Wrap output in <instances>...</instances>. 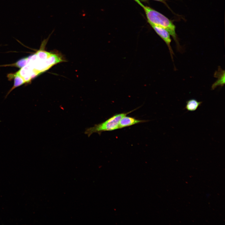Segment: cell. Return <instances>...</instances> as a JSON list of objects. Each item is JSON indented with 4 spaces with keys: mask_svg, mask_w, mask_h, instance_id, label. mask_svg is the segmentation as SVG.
<instances>
[{
    "mask_svg": "<svg viewBox=\"0 0 225 225\" xmlns=\"http://www.w3.org/2000/svg\"><path fill=\"white\" fill-rule=\"evenodd\" d=\"M141 0L142 1H147V0Z\"/></svg>",
    "mask_w": 225,
    "mask_h": 225,
    "instance_id": "obj_10",
    "label": "cell"
},
{
    "mask_svg": "<svg viewBox=\"0 0 225 225\" xmlns=\"http://www.w3.org/2000/svg\"><path fill=\"white\" fill-rule=\"evenodd\" d=\"M214 77L218 78L217 80L212 84V89L214 90L217 87H223L225 83V70H222L220 67L214 74Z\"/></svg>",
    "mask_w": 225,
    "mask_h": 225,
    "instance_id": "obj_5",
    "label": "cell"
},
{
    "mask_svg": "<svg viewBox=\"0 0 225 225\" xmlns=\"http://www.w3.org/2000/svg\"><path fill=\"white\" fill-rule=\"evenodd\" d=\"M26 58L27 63L23 68L31 79L55 64L64 61L60 55L42 49Z\"/></svg>",
    "mask_w": 225,
    "mask_h": 225,
    "instance_id": "obj_1",
    "label": "cell"
},
{
    "mask_svg": "<svg viewBox=\"0 0 225 225\" xmlns=\"http://www.w3.org/2000/svg\"><path fill=\"white\" fill-rule=\"evenodd\" d=\"M156 32L163 40L167 44L170 52L171 56L173 59V52L171 46V39L169 32L164 28L153 25H150Z\"/></svg>",
    "mask_w": 225,
    "mask_h": 225,
    "instance_id": "obj_4",
    "label": "cell"
},
{
    "mask_svg": "<svg viewBox=\"0 0 225 225\" xmlns=\"http://www.w3.org/2000/svg\"><path fill=\"white\" fill-rule=\"evenodd\" d=\"M202 103L194 99L188 100L186 102L185 109L188 111L193 112L196 111Z\"/></svg>",
    "mask_w": 225,
    "mask_h": 225,
    "instance_id": "obj_7",
    "label": "cell"
},
{
    "mask_svg": "<svg viewBox=\"0 0 225 225\" xmlns=\"http://www.w3.org/2000/svg\"><path fill=\"white\" fill-rule=\"evenodd\" d=\"M142 8L149 24L159 26L167 30L172 37L178 48H180L176 32V26L172 21L163 14L148 6L144 5Z\"/></svg>",
    "mask_w": 225,
    "mask_h": 225,
    "instance_id": "obj_2",
    "label": "cell"
},
{
    "mask_svg": "<svg viewBox=\"0 0 225 225\" xmlns=\"http://www.w3.org/2000/svg\"><path fill=\"white\" fill-rule=\"evenodd\" d=\"M133 111L127 113L115 114L102 122L95 124L92 127L87 128L84 133L89 137L94 133H97L100 135L103 132L112 131L118 129L119 122L121 119Z\"/></svg>",
    "mask_w": 225,
    "mask_h": 225,
    "instance_id": "obj_3",
    "label": "cell"
},
{
    "mask_svg": "<svg viewBox=\"0 0 225 225\" xmlns=\"http://www.w3.org/2000/svg\"><path fill=\"white\" fill-rule=\"evenodd\" d=\"M126 116L123 117L120 120L119 122V129L147 121L137 119L134 118Z\"/></svg>",
    "mask_w": 225,
    "mask_h": 225,
    "instance_id": "obj_6",
    "label": "cell"
},
{
    "mask_svg": "<svg viewBox=\"0 0 225 225\" xmlns=\"http://www.w3.org/2000/svg\"><path fill=\"white\" fill-rule=\"evenodd\" d=\"M137 3L142 8L144 5L141 2L140 0H133Z\"/></svg>",
    "mask_w": 225,
    "mask_h": 225,
    "instance_id": "obj_9",
    "label": "cell"
},
{
    "mask_svg": "<svg viewBox=\"0 0 225 225\" xmlns=\"http://www.w3.org/2000/svg\"><path fill=\"white\" fill-rule=\"evenodd\" d=\"M159 2H161L163 4H164L169 9H170V8L168 6V4L166 2V0H153Z\"/></svg>",
    "mask_w": 225,
    "mask_h": 225,
    "instance_id": "obj_8",
    "label": "cell"
}]
</instances>
